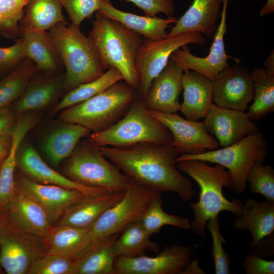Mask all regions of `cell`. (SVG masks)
Masks as SVG:
<instances>
[{
    "label": "cell",
    "instance_id": "22",
    "mask_svg": "<svg viewBox=\"0 0 274 274\" xmlns=\"http://www.w3.org/2000/svg\"><path fill=\"white\" fill-rule=\"evenodd\" d=\"M37 122V118L29 113L19 116L13 126L10 150L0 167V213L8 214L16 189L17 152L24 136Z\"/></svg>",
    "mask_w": 274,
    "mask_h": 274
},
{
    "label": "cell",
    "instance_id": "10",
    "mask_svg": "<svg viewBox=\"0 0 274 274\" xmlns=\"http://www.w3.org/2000/svg\"><path fill=\"white\" fill-rule=\"evenodd\" d=\"M156 193L131 182L121 199L106 210L89 229L79 257L98 242L120 233L129 223L138 221Z\"/></svg>",
    "mask_w": 274,
    "mask_h": 274
},
{
    "label": "cell",
    "instance_id": "24",
    "mask_svg": "<svg viewBox=\"0 0 274 274\" xmlns=\"http://www.w3.org/2000/svg\"><path fill=\"white\" fill-rule=\"evenodd\" d=\"M7 214L20 228L43 239L54 226L43 208L16 186Z\"/></svg>",
    "mask_w": 274,
    "mask_h": 274
},
{
    "label": "cell",
    "instance_id": "29",
    "mask_svg": "<svg viewBox=\"0 0 274 274\" xmlns=\"http://www.w3.org/2000/svg\"><path fill=\"white\" fill-rule=\"evenodd\" d=\"M63 123L46 136L43 144L45 155L56 166L67 158L79 142L90 133L89 130L80 125Z\"/></svg>",
    "mask_w": 274,
    "mask_h": 274
},
{
    "label": "cell",
    "instance_id": "31",
    "mask_svg": "<svg viewBox=\"0 0 274 274\" xmlns=\"http://www.w3.org/2000/svg\"><path fill=\"white\" fill-rule=\"evenodd\" d=\"M89 229L54 225L43 239L47 252L75 261L81 254Z\"/></svg>",
    "mask_w": 274,
    "mask_h": 274
},
{
    "label": "cell",
    "instance_id": "1",
    "mask_svg": "<svg viewBox=\"0 0 274 274\" xmlns=\"http://www.w3.org/2000/svg\"><path fill=\"white\" fill-rule=\"evenodd\" d=\"M102 154L132 183L161 193H176L183 202L197 193L179 169V155L169 144L144 143L125 147L100 146Z\"/></svg>",
    "mask_w": 274,
    "mask_h": 274
},
{
    "label": "cell",
    "instance_id": "11",
    "mask_svg": "<svg viewBox=\"0 0 274 274\" xmlns=\"http://www.w3.org/2000/svg\"><path fill=\"white\" fill-rule=\"evenodd\" d=\"M206 39L198 32H189L158 41L144 39L136 57L135 68L140 86L138 96L145 99L152 80L165 68L171 54L190 44L203 45Z\"/></svg>",
    "mask_w": 274,
    "mask_h": 274
},
{
    "label": "cell",
    "instance_id": "9",
    "mask_svg": "<svg viewBox=\"0 0 274 274\" xmlns=\"http://www.w3.org/2000/svg\"><path fill=\"white\" fill-rule=\"evenodd\" d=\"M47 252L43 239L16 224L0 213V266L8 274H28Z\"/></svg>",
    "mask_w": 274,
    "mask_h": 274
},
{
    "label": "cell",
    "instance_id": "25",
    "mask_svg": "<svg viewBox=\"0 0 274 274\" xmlns=\"http://www.w3.org/2000/svg\"><path fill=\"white\" fill-rule=\"evenodd\" d=\"M102 14L124 25L144 39L158 41L165 39L167 29L177 19L174 17L161 18L157 16H140L116 8L110 0H102L99 10Z\"/></svg>",
    "mask_w": 274,
    "mask_h": 274
},
{
    "label": "cell",
    "instance_id": "50",
    "mask_svg": "<svg viewBox=\"0 0 274 274\" xmlns=\"http://www.w3.org/2000/svg\"><path fill=\"white\" fill-rule=\"evenodd\" d=\"M274 12V0H267L260 11V15L263 16Z\"/></svg>",
    "mask_w": 274,
    "mask_h": 274
},
{
    "label": "cell",
    "instance_id": "13",
    "mask_svg": "<svg viewBox=\"0 0 274 274\" xmlns=\"http://www.w3.org/2000/svg\"><path fill=\"white\" fill-rule=\"evenodd\" d=\"M228 2L229 0H222L219 23L207 56L201 57L194 55L190 52L188 45L177 49L171 54L170 59L183 71L192 70L214 81L218 74L229 65L228 60L232 57L226 53L224 43V36L227 31Z\"/></svg>",
    "mask_w": 274,
    "mask_h": 274
},
{
    "label": "cell",
    "instance_id": "19",
    "mask_svg": "<svg viewBox=\"0 0 274 274\" xmlns=\"http://www.w3.org/2000/svg\"><path fill=\"white\" fill-rule=\"evenodd\" d=\"M15 183L43 208L53 224L70 206L86 195L76 190L38 183L24 175L20 176Z\"/></svg>",
    "mask_w": 274,
    "mask_h": 274
},
{
    "label": "cell",
    "instance_id": "40",
    "mask_svg": "<svg viewBox=\"0 0 274 274\" xmlns=\"http://www.w3.org/2000/svg\"><path fill=\"white\" fill-rule=\"evenodd\" d=\"M206 227L210 232L213 245L211 255L214 259L215 273L229 274L230 259L223 247L225 239L220 231V222L218 216L212 218L206 223Z\"/></svg>",
    "mask_w": 274,
    "mask_h": 274
},
{
    "label": "cell",
    "instance_id": "34",
    "mask_svg": "<svg viewBox=\"0 0 274 274\" xmlns=\"http://www.w3.org/2000/svg\"><path fill=\"white\" fill-rule=\"evenodd\" d=\"M254 87L253 103L246 113L255 121L274 111V72L257 67L250 72Z\"/></svg>",
    "mask_w": 274,
    "mask_h": 274
},
{
    "label": "cell",
    "instance_id": "8",
    "mask_svg": "<svg viewBox=\"0 0 274 274\" xmlns=\"http://www.w3.org/2000/svg\"><path fill=\"white\" fill-rule=\"evenodd\" d=\"M268 151L267 141L258 130L227 147L199 154L178 155L176 162L197 159L221 165L227 169L231 176L232 190L240 194L246 190L251 168L256 163H264Z\"/></svg>",
    "mask_w": 274,
    "mask_h": 274
},
{
    "label": "cell",
    "instance_id": "35",
    "mask_svg": "<svg viewBox=\"0 0 274 274\" xmlns=\"http://www.w3.org/2000/svg\"><path fill=\"white\" fill-rule=\"evenodd\" d=\"M121 80H124L121 73L116 68H110L98 78L81 84L66 92L52 109L51 113L56 114L67 108L82 102Z\"/></svg>",
    "mask_w": 274,
    "mask_h": 274
},
{
    "label": "cell",
    "instance_id": "51",
    "mask_svg": "<svg viewBox=\"0 0 274 274\" xmlns=\"http://www.w3.org/2000/svg\"><path fill=\"white\" fill-rule=\"evenodd\" d=\"M264 68L266 70L274 72V51L272 50L264 62Z\"/></svg>",
    "mask_w": 274,
    "mask_h": 274
},
{
    "label": "cell",
    "instance_id": "32",
    "mask_svg": "<svg viewBox=\"0 0 274 274\" xmlns=\"http://www.w3.org/2000/svg\"><path fill=\"white\" fill-rule=\"evenodd\" d=\"M59 0H29L19 25V31H46L59 23L67 24Z\"/></svg>",
    "mask_w": 274,
    "mask_h": 274
},
{
    "label": "cell",
    "instance_id": "43",
    "mask_svg": "<svg viewBox=\"0 0 274 274\" xmlns=\"http://www.w3.org/2000/svg\"><path fill=\"white\" fill-rule=\"evenodd\" d=\"M26 58L21 39L11 46L0 47V74L9 73Z\"/></svg>",
    "mask_w": 274,
    "mask_h": 274
},
{
    "label": "cell",
    "instance_id": "45",
    "mask_svg": "<svg viewBox=\"0 0 274 274\" xmlns=\"http://www.w3.org/2000/svg\"><path fill=\"white\" fill-rule=\"evenodd\" d=\"M243 265L247 274H273L274 261L264 259L254 254L245 255Z\"/></svg>",
    "mask_w": 274,
    "mask_h": 274
},
{
    "label": "cell",
    "instance_id": "52",
    "mask_svg": "<svg viewBox=\"0 0 274 274\" xmlns=\"http://www.w3.org/2000/svg\"><path fill=\"white\" fill-rule=\"evenodd\" d=\"M3 273V270L1 266H0V273Z\"/></svg>",
    "mask_w": 274,
    "mask_h": 274
},
{
    "label": "cell",
    "instance_id": "36",
    "mask_svg": "<svg viewBox=\"0 0 274 274\" xmlns=\"http://www.w3.org/2000/svg\"><path fill=\"white\" fill-rule=\"evenodd\" d=\"M37 71L35 63L26 58L0 81V111L19 98Z\"/></svg>",
    "mask_w": 274,
    "mask_h": 274
},
{
    "label": "cell",
    "instance_id": "12",
    "mask_svg": "<svg viewBox=\"0 0 274 274\" xmlns=\"http://www.w3.org/2000/svg\"><path fill=\"white\" fill-rule=\"evenodd\" d=\"M193 255L192 247L173 245L166 246L153 257H117L114 263L115 274H182Z\"/></svg>",
    "mask_w": 274,
    "mask_h": 274
},
{
    "label": "cell",
    "instance_id": "39",
    "mask_svg": "<svg viewBox=\"0 0 274 274\" xmlns=\"http://www.w3.org/2000/svg\"><path fill=\"white\" fill-rule=\"evenodd\" d=\"M250 192L262 195L266 200L274 202V170L269 165L256 163L247 178Z\"/></svg>",
    "mask_w": 274,
    "mask_h": 274
},
{
    "label": "cell",
    "instance_id": "14",
    "mask_svg": "<svg viewBox=\"0 0 274 274\" xmlns=\"http://www.w3.org/2000/svg\"><path fill=\"white\" fill-rule=\"evenodd\" d=\"M149 111L170 130L173 137L170 145L179 155L199 154L219 147L218 142L207 131L202 121L185 119L177 113Z\"/></svg>",
    "mask_w": 274,
    "mask_h": 274
},
{
    "label": "cell",
    "instance_id": "3",
    "mask_svg": "<svg viewBox=\"0 0 274 274\" xmlns=\"http://www.w3.org/2000/svg\"><path fill=\"white\" fill-rule=\"evenodd\" d=\"M89 37L98 52L104 70L116 68L124 81L138 91L140 81L135 60L144 38L99 11Z\"/></svg>",
    "mask_w": 274,
    "mask_h": 274
},
{
    "label": "cell",
    "instance_id": "21",
    "mask_svg": "<svg viewBox=\"0 0 274 274\" xmlns=\"http://www.w3.org/2000/svg\"><path fill=\"white\" fill-rule=\"evenodd\" d=\"M124 192L85 195L66 209L56 225L90 229L106 210L121 199Z\"/></svg>",
    "mask_w": 274,
    "mask_h": 274
},
{
    "label": "cell",
    "instance_id": "16",
    "mask_svg": "<svg viewBox=\"0 0 274 274\" xmlns=\"http://www.w3.org/2000/svg\"><path fill=\"white\" fill-rule=\"evenodd\" d=\"M202 121L207 131L215 136L221 147L230 146L257 131L258 127L244 111L213 104Z\"/></svg>",
    "mask_w": 274,
    "mask_h": 274
},
{
    "label": "cell",
    "instance_id": "7",
    "mask_svg": "<svg viewBox=\"0 0 274 274\" xmlns=\"http://www.w3.org/2000/svg\"><path fill=\"white\" fill-rule=\"evenodd\" d=\"M67 158L64 175L82 185L110 192H124L131 184L127 177L102 154L99 147L88 139H82Z\"/></svg>",
    "mask_w": 274,
    "mask_h": 274
},
{
    "label": "cell",
    "instance_id": "23",
    "mask_svg": "<svg viewBox=\"0 0 274 274\" xmlns=\"http://www.w3.org/2000/svg\"><path fill=\"white\" fill-rule=\"evenodd\" d=\"M183 101L179 111L186 119L204 118L212 106L213 81L192 70L184 71L182 77Z\"/></svg>",
    "mask_w": 274,
    "mask_h": 274
},
{
    "label": "cell",
    "instance_id": "27",
    "mask_svg": "<svg viewBox=\"0 0 274 274\" xmlns=\"http://www.w3.org/2000/svg\"><path fill=\"white\" fill-rule=\"evenodd\" d=\"M234 226L250 231V246L254 248L262 239L274 232V202L247 198L243 204L241 215L234 220Z\"/></svg>",
    "mask_w": 274,
    "mask_h": 274
},
{
    "label": "cell",
    "instance_id": "38",
    "mask_svg": "<svg viewBox=\"0 0 274 274\" xmlns=\"http://www.w3.org/2000/svg\"><path fill=\"white\" fill-rule=\"evenodd\" d=\"M29 0H0V35L7 38H16L24 9Z\"/></svg>",
    "mask_w": 274,
    "mask_h": 274
},
{
    "label": "cell",
    "instance_id": "17",
    "mask_svg": "<svg viewBox=\"0 0 274 274\" xmlns=\"http://www.w3.org/2000/svg\"><path fill=\"white\" fill-rule=\"evenodd\" d=\"M21 144L17 154L16 167L29 179L42 184L76 190L86 195L110 192L102 188L85 186L69 179L47 164L31 145L25 144L22 146Z\"/></svg>",
    "mask_w": 274,
    "mask_h": 274
},
{
    "label": "cell",
    "instance_id": "33",
    "mask_svg": "<svg viewBox=\"0 0 274 274\" xmlns=\"http://www.w3.org/2000/svg\"><path fill=\"white\" fill-rule=\"evenodd\" d=\"M151 236L138 221L129 223L121 231L114 243V256L116 258L136 257L148 251L159 253V245L150 239Z\"/></svg>",
    "mask_w": 274,
    "mask_h": 274
},
{
    "label": "cell",
    "instance_id": "5",
    "mask_svg": "<svg viewBox=\"0 0 274 274\" xmlns=\"http://www.w3.org/2000/svg\"><path fill=\"white\" fill-rule=\"evenodd\" d=\"M137 90L124 80L101 92L60 112L62 122L80 125L96 133L104 131L121 119L138 96Z\"/></svg>",
    "mask_w": 274,
    "mask_h": 274
},
{
    "label": "cell",
    "instance_id": "41",
    "mask_svg": "<svg viewBox=\"0 0 274 274\" xmlns=\"http://www.w3.org/2000/svg\"><path fill=\"white\" fill-rule=\"evenodd\" d=\"M74 262L46 252L32 264L28 274H72Z\"/></svg>",
    "mask_w": 274,
    "mask_h": 274
},
{
    "label": "cell",
    "instance_id": "47",
    "mask_svg": "<svg viewBox=\"0 0 274 274\" xmlns=\"http://www.w3.org/2000/svg\"><path fill=\"white\" fill-rule=\"evenodd\" d=\"M13 126L8 131L0 135V167L10 150Z\"/></svg>",
    "mask_w": 274,
    "mask_h": 274
},
{
    "label": "cell",
    "instance_id": "46",
    "mask_svg": "<svg viewBox=\"0 0 274 274\" xmlns=\"http://www.w3.org/2000/svg\"><path fill=\"white\" fill-rule=\"evenodd\" d=\"M273 233L262 239L253 248L252 254L262 258L273 255L274 253Z\"/></svg>",
    "mask_w": 274,
    "mask_h": 274
},
{
    "label": "cell",
    "instance_id": "37",
    "mask_svg": "<svg viewBox=\"0 0 274 274\" xmlns=\"http://www.w3.org/2000/svg\"><path fill=\"white\" fill-rule=\"evenodd\" d=\"M161 193H156L151 199L138 221L151 235L159 232L164 225L182 229H190L189 218L165 212L162 207Z\"/></svg>",
    "mask_w": 274,
    "mask_h": 274
},
{
    "label": "cell",
    "instance_id": "26",
    "mask_svg": "<svg viewBox=\"0 0 274 274\" xmlns=\"http://www.w3.org/2000/svg\"><path fill=\"white\" fill-rule=\"evenodd\" d=\"M64 75L30 81L25 89L9 110L19 117L49 106L64 89Z\"/></svg>",
    "mask_w": 274,
    "mask_h": 274
},
{
    "label": "cell",
    "instance_id": "44",
    "mask_svg": "<svg viewBox=\"0 0 274 274\" xmlns=\"http://www.w3.org/2000/svg\"><path fill=\"white\" fill-rule=\"evenodd\" d=\"M134 4L145 15L154 17L163 13L167 17L173 16L175 11L174 0H124Z\"/></svg>",
    "mask_w": 274,
    "mask_h": 274
},
{
    "label": "cell",
    "instance_id": "20",
    "mask_svg": "<svg viewBox=\"0 0 274 274\" xmlns=\"http://www.w3.org/2000/svg\"><path fill=\"white\" fill-rule=\"evenodd\" d=\"M222 0H193L185 13L177 19L166 38L189 32L214 37L221 15Z\"/></svg>",
    "mask_w": 274,
    "mask_h": 274
},
{
    "label": "cell",
    "instance_id": "49",
    "mask_svg": "<svg viewBox=\"0 0 274 274\" xmlns=\"http://www.w3.org/2000/svg\"><path fill=\"white\" fill-rule=\"evenodd\" d=\"M202 274L205 273L203 270L199 266L197 259L191 261L183 271L182 274Z\"/></svg>",
    "mask_w": 274,
    "mask_h": 274
},
{
    "label": "cell",
    "instance_id": "28",
    "mask_svg": "<svg viewBox=\"0 0 274 274\" xmlns=\"http://www.w3.org/2000/svg\"><path fill=\"white\" fill-rule=\"evenodd\" d=\"M119 234L102 239L83 253L74 261L72 274H115L113 247Z\"/></svg>",
    "mask_w": 274,
    "mask_h": 274
},
{
    "label": "cell",
    "instance_id": "4",
    "mask_svg": "<svg viewBox=\"0 0 274 274\" xmlns=\"http://www.w3.org/2000/svg\"><path fill=\"white\" fill-rule=\"evenodd\" d=\"M48 33L65 68L64 89L67 92L105 73L94 44L79 26L59 23Z\"/></svg>",
    "mask_w": 274,
    "mask_h": 274
},
{
    "label": "cell",
    "instance_id": "15",
    "mask_svg": "<svg viewBox=\"0 0 274 274\" xmlns=\"http://www.w3.org/2000/svg\"><path fill=\"white\" fill-rule=\"evenodd\" d=\"M213 81V99L217 106L245 111L253 99L254 87L251 73L236 59Z\"/></svg>",
    "mask_w": 274,
    "mask_h": 274
},
{
    "label": "cell",
    "instance_id": "18",
    "mask_svg": "<svg viewBox=\"0 0 274 274\" xmlns=\"http://www.w3.org/2000/svg\"><path fill=\"white\" fill-rule=\"evenodd\" d=\"M183 70L169 59L163 71L151 82L143 100L150 111L165 114L177 113L180 104L179 96L182 90Z\"/></svg>",
    "mask_w": 274,
    "mask_h": 274
},
{
    "label": "cell",
    "instance_id": "42",
    "mask_svg": "<svg viewBox=\"0 0 274 274\" xmlns=\"http://www.w3.org/2000/svg\"><path fill=\"white\" fill-rule=\"evenodd\" d=\"M102 0H59L71 23L80 26L83 21L91 18L100 10Z\"/></svg>",
    "mask_w": 274,
    "mask_h": 274
},
{
    "label": "cell",
    "instance_id": "48",
    "mask_svg": "<svg viewBox=\"0 0 274 274\" xmlns=\"http://www.w3.org/2000/svg\"><path fill=\"white\" fill-rule=\"evenodd\" d=\"M18 117L9 110L4 109L0 111V135L8 131Z\"/></svg>",
    "mask_w": 274,
    "mask_h": 274
},
{
    "label": "cell",
    "instance_id": "30",
    "mask_svg": "<svg viewBox=\"0 0 274 274\" xmlns=\"http://www.w3.org/2000/svg\"><path fill=\"white\" fill-rule=\"evenodd\" d=\"M19 34L26 57L35 63L38 71L51 74L57 70L61 61L48 32L23 30Z\"/></svg>",
    "mask_w": 274,
    "mask_h": 274
},
{
    "label": "cell",
    "instance_id": "6",
    "mask_svg": "<svg viewBox=\"0 0 274 274\" xmlns=\"http://www.w3.org/2000/svg\"><path fill=\"white\" fill-rule=\"evenodd\" d=\"M88 139L99 147H119L144 143L169 144L173 137L138 95L121 119L104 131L91 133Z\"/></svg>",
    "mask_w": 274,
    "mask_h": 274
},
{
    "label": "cell",
    "instance_id": "2",
    "mask_svg": "<svg viewBox=\"0 0 274 274\" xmlns=\"http://www.w3.org/2000/svg\"><path fill=\"white\" fill-rule=\"evenodd\" d=\"M177 163L179 169L192 178L200 188L198 201L190 204L194 212L190 227L193 232L203 236L207 222L221 212L241 215V201L236 199L229 200L223 194V187L230 190L232 188L231 176L224 167L217 164L211 166L197 159L184 160Z\"/></svg>",
    "mask_w": 274,
    "mask_h": 274
}]
</instances>
